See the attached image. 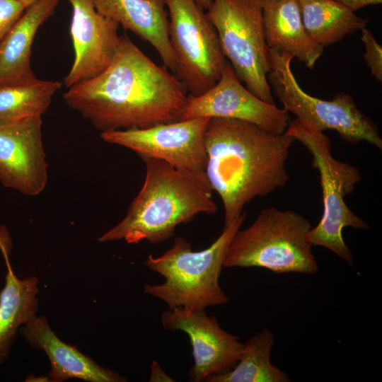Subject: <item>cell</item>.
<instances>
[{
    "label": "cell",
    "mask_w": 382,
    "mask_h": 382,
    "mask_svg": "<svg viewBox=\"0 0 382 382\" xmlns=\"http://www.w3.org/2000/svg\"><path fill=\"white\" fill-rule=\"evenodd\" d=\"M69 1L73 8L70 34L74 59L63 81L67 88L103 71L113 59L120 36V25L100 14L93 0Z\"/></svg>",
    "instance_id": "5bb4252c"
},
{
    "label": "cell",
    "mask_w": 382,
    "mask_h": 382,
    "mask_svg": "<svg viewBox=\"0 0 382 382\" xmlns=\"http://www.w3.org/2000/svg\"><path fill=\"white\" fill-rule=\"evenodd\" d=\"M149 381H173L160 366V365L154 361L151 366V374Z\"/></svg>",
    "instance_id": "484cf974"
},
{
    "label": "cell",
    "mask_w": 382,
    "mask_h": 382,
    "mask_svg": "<svg viewBox=\"0 0 382 382\" xmlns=\"http://www.w3.org/2000/svg\"><path fill=\"white\" fill-rule=\"evenodd\" d=\"M311 228L310 221L296 212L265 207L248 227L235 233L224 267L316 274L318 266L308 238Z\"/></svg>",
    "instance_id": "5b68a950"
},
{
    "label": "cell",
    "mask_w": 382,
    "mask_h": 382,
    "mask_svg": "<svg viewBox=\"0 0 382 382\" xmlns=\"http://www.w3.org/2000/svg\"><path fill=\"white\" fill-rule=\"evenodd\" d=\"M166 330L185 332L192 348L194 364L188 372L189 380L207 381L212 376L231 369L238 362L243 343L224 330L215 316L204 310L189 311L178 307L163 312L161 317Z\"/></svg>",
    "instance_id": "7c38bea8"
},
{
    "label": "cell",
    "mask_w": 382,
    "mask_h": 382,
    "mask_svg": "<svg viewBox=\"0 0 382 382\" xmlns=\"http://www.w3.org/2000/svg\"><path fill=\"white\" fill-rule=\"evenodd\" d=\"M195 1L203 10H208L212 4V0H195Z\"/></svg>",
    "instance_id": "4316f807"
},
{
    "label": "cell",
    "mask_w": 382,
    "mask_h": 382,
    "mask_svg": "<svg viewBox=\"0 0 382 382\" xmlns=\"http://www.w3.org/2000/svg\"><path fill=\"white\" fill-rule=\"evenodd\" d=\"M30 345L42 349L51 363L47 381L62 382L79 378L91 382H123L125 377L113 369L97 364L76 347L64 343L50 327L45 317L35 316L20 328Z\"/></svg>",
    "instance_id": "9a60e30c"
},
{
    "label": "cell",
    "mask_w": 382,
    "mask_h": 382,
    "mask_svg": "<svg viewBox=\"0 0 382 382\" xmlns=\"http://www.w3.org/2000/svg\"><path fill=\"white\" fill-rule=\"evenodd\" d=\"M59 1H36L0 40V86L35 78L30 65L33 40L40 26L54 14Z\"/></svg>",
    "instance_id": "ac0fdd59"
},
{
    "label": "cell",
    "mask_w": 382,
    "mask_h": 382,
    "mask_svg": "<svg viewBox=\"0 0 382 382\" xmlns=\"http://www.w3.org/2000/svg\"><path fill=\"white\" fill-rule=\"evenodd\" d=\"M61 85L35 77L0 86V125L42 116Z\"/></svg>",
    "instance_id": "7402d4cb"
},
{
    "label": "cell",
    "mask_w": 382,
    "mask_h": 382,
    "mask_svg": "<svg viewBox=\"0 0 382 382\" xmlns=\"http://www.w3.org/2000/svg\"><path fill=\"white\" fill-rule=\"evenodd\" d=\"M285 132L308 149L311 165L320 175L323 210L318 224L308 232L309 241L313 246L331 250L352 267L353 255L343 239L342 230L345 227L365 230L369 224L349 208L345 198L361 180L360 172L356 166L332 156L330 140L323 132L306 129L297 119L290 121Z\"/></svg>",
    "instance_id": "8992f818"
},
{
    "label": "cell",
    "mask_w": 382,
    "mask_h": 382,
    "mask_svg": "<svg viewBox=\"0 0 382 382\" xmlns=\"http://www.w3.org/2000/svg\"><path fill=\"white\" fill-rule=\"evenodd\" d=\"M0 235V249L6 265V281L0 292V364L8 357L17 330L36 315L37 278L19 279L8 259V242Z\"/></svg>",
    "instance_id": "d6986e66"
},
{
    "label": "cell",
    "mask_w": 382,
    "mask_h": 382,
    "mask_svg": "<svg viewBox=\"0 0 382 382\" xmlns=\"http://www.w3.org/2000/svg\"><path fill=\"white\" fill-rule=\"evenodd\" d=\"M144 184L125 216L99 237L100 243L124 240L129 244L163 242L176 227L199 214H213L217 207L207 180L180 171L156 158H145Z\"/></svg>",
    "instance_id": "3957f363"
},
{
    "label": "cell",
    "mask_w": 382,
    "mask_h": 382,
    "mask_svg": "<svg viewBox=\"0 0 382 382\" xmlns=\"http://www.w3.org/2000/svg\"><path fill=\"white\" fill-rule=\"evenodd\" d=\"M96 11L149 42L163 65L176 69V57L168 35L169 21L163 0H93Z\"/></svg>",
    "instance_id": "2e32d148"
},
{
    "label": "cell",
    "mask_w": 382,
    "mask_h": 382,
    "mask_svg": "<svg viewBox=\"0 0 382 382\" xmlns=\"http://www.w3.org/2000/svg\"><path fill=\"white\" fill-rule=\"evenodd\" d=\"M187 97L183 82L127 34L119 36L113 59L103 71L64 94L67 105L101 132L180 120Z\"/></svg>",
    "instance_id": "6da1fadb"
},
{
    "label": "cell",
    "mask_w": 382,
    "mask_h": 382,
    "mask_svg": "<svg viewBox=\"0 0 382 382\" xmlns=\"http://www.w3.org/2000/svg\"><path fill=\"white\" fill-rule=\"evenodd\" d=\"M361 40L364 44L366 52L364 60L370 68L371 74L376 80L382 81V47L376 41L371 30L366 28L361 30Z\"/></svg>",
    "instance_id": "603a6c76"
},
{
    "label": "cell",
    "mask_w": 382,
    "mask_h": 382,
    "mask_svg": "<svg viewBox=\"0 0 382 382\" xmlns=\"http://www.w3.org/2000/svg\"><path fill=\"white\" fill-rule=\"evenodd\" d=\"M246 212L225 225L221 233L206 249L193 251L183 237L158 257L148 255L144 265L165 277L161 284H145L144 293L164 301L170 308L204 310L230 300L219 285L227 248L246 218Z\"/></svg>",
    "instance_id": "277c9868"
},
{
    "label": "cell",
    "mask_w": 382,
    "mask_h": 382,
    "mask_svg": "<svg viewBox=\"0 0 382 382\" xmlns=\"http://www.w3.org/2000/svg\"><path fill=\"white\" fill-rule=\"evenodd\" d=\"M352 11L364 8L369 5H376L381 4L382 0H335Z\"/></svg>",
    "instance_id": "d4e9b609"
},
{
    "label": "cell",
    "mask_w": 382,
    "mask_h": 382,
    "mask_svg": "<svg viewBox=\"0 0 382 382\" xmlns=\"http://www.w3.org/2000/svg\"><path fill=\"white\" fill-rule=\"evenodd\" d=\"M20 1L25 8L29 7L30 5H32L33 3H35L37 0H17Z\"/></svg>",
    "instance_id": "83f0119b"
},
{
    "label": "cell",
    "mask_w": 382,
    "mask_h": 382,
    "mask_svg": "<svg viewBox=\"0 0 382 382\" xmlns=\"http://www.w3.org/2000/svg\"><path fill=\"white\" fill-rule=\"evenodd\" d=\"M274 337L265 328L243 343L236 364L229 371L210 377L207 382H288V374L270 361Z\"/></svg>",
    "instance_id": "44dd1931"
},
{
    "label": "cell",
    "mask_w": 382,
    "mask_h": 382,
    "mask_svg": "<svg viewBox=\"0 0 382 382\" xmlns=\"http://www.w3.org/2000/svg\"><path fill=\"white\" fill-rule=\"evenodd\" d=\"M209 120L196 117L146 128L104 132L100 137L105 142L133 151L142 160L159 159L180 171L207 180L204 137Z\"/></svg>",
    "instance_id": "30bf717a"
},
{
    "label": "cell",
    "mask_w": 382,
    "mask_h": 382,
    "mask_svg": "<svg viewBox=\"0 0 382 382\" xmlns=\"http://www.w3.org/2000/svg\"><path fill=\"white\" fill-rule=\"evenodd\" d=\"M163 1L169 11V40L177 61L174 74L189 95H201L218 81L228 62L217 33L195 0Z\"/></svg>",
    "instance_id": "9c48e42d"
},
{
    "label": "cell",
    "mask_w": 382,
    "mask_h": 382,
    "mask_svg": "<svg viewBox=\"0 0 382 382\" xmlns=\"http://www.w3.org/2000/svg\"><path fill=\"white\" fill-rule=\"evenodd\" d=\"M269 54L267 81L271 90L283 109L294 114L306 129L316 132L335 130L349 143L365 141L382 149L377 126L357 108L350 95L340 93L332 100L310 96L299 86L291 71L293 57L277 49L269 48Z\"/></svg>",
    "instance_id": "52a82bcc"
},
{
    "label": "cell",
    "mask_w": 382,
    "mask_h": 382,
    "mask_svg": "<svg viewBox=\"0 0 382 382\" xmlns=\"http://www.w3.org/2000/svg\"><path fill=\"white\" fill-rule=\"evenodd\" d=\"M296 140L253 123L210 118L204 137L205 174L221 199L224 226L256 197L284 187L289 180L286 163Z\"/></svg>",
    "instance_id": "7a4b0ae2"
},
{
    "label": "cell",
    "mask_w": 382,
    "mask_h": 382,
    "mask_svg": "<svg viewBox=\"0 0 382 382\" xmlns=\"http://www.w3.org/2000/svg\"><path fill=\"white\" fill-rule=\"evenodd\" d=\"M262 21L268 48L297 57L312 69L323 52L303 26L299 0H262Z\"/></svg>",
    "instance_id": "e0dca14e"
},
{
    "label": "cell",
    "mask_w": 382,
    "mask_h": 382,
    "mask_svg": "<svg viewBox=\"0 0 382 382\" xmlns=\"http://www.w3.org/2000/svg\"><path fill=\"white\" fill-rule=\"evenodd\" d=\"M308 35L323 48L366 28L367 18L335 0H299Z\"/></svg>",
    "instance_id": "ffe728a7"
},
{
    "label": "cell",
    "mask_w": 382,
    "mask_h": 382,
    "mask_svg": "<svg viewBox=\"0 0 382 382\" xmlns=\"http://www.w3.org/2000/svg\"><path fill=\"white\" fill-rule=\"evenodd\" d=\"M42 122V116H34L0 125V181L29 196L42 192L47 183Z\"/></svg>",
    "instance_id": "4fadbf2b"
},
{
    "label": "cell",
    "mask_w": 382,
    "mask_h": 382,
    "mask_svg": "<svg viewBox=\"0 0 382 382\" xmlns=\"http://www.w3.org/2000/svg\"><path fill=\"white\" fill-rule=\"evenodd\" d=\"M196 117L237 119L277 134L285 133L290 122L289 112L243 86L228 62L211 88L199 96L188 95L180 120Z\"/></svg>",
    "instance_id": "8fae6325"
},
{
    "label": "cell",
    "mask_w": 382,
    "mask_h": 382,
    "mask_svg": "<svg viewBox=\"0 0 382 382\" xmlns=\"http://www.w3.org/2000/svg\"><path fill=\"white\" fill-rule=\"evenodd\" d=\"M25 6L17 0H0V40L25 11Z\"/></svg>",
    "instance_id": "cb8c5ba5"
},
{
    "label": "cell",
    "mask_w": 382,
    "mask_h": 382,
    "mask_svg": "<svg viewBox=\"0 0 382 382\" xmlns=\"http://www.w3.org/2000/svg\"><path fill=\"white\" fill-rule=\"evenodd\" d=\"M262 3V0H212L207 16L238 79L253 94L274 104L267 81L270 59Z\"/></svg>",
    "instance_id": "ba28073f"
}]
</instances>
